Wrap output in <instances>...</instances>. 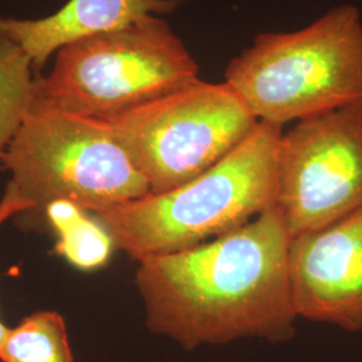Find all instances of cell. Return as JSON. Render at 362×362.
<instances>
[{
  "mask_svg": "<svg viewBox=\"0 0 362 362\" xmlns=\"http://www.w3.org/2000/svg\"><path fill=\"white\" fill-rule=\"evenodd\" d=\"M288 267L298 318L362 330V207L291 238Z\"/></svg>",
  "mask_w": 362,
  "mask_h": 362,
  "instance_id": "cell-8",
  "label": "cell"
},
{
  "mask_svg": "<svg viewBox=\"0 0 362 362\" xmlns=\"http://www.w3.org/2000/svg\"><path fill=\"white\" fill-rule=\"evenodd\" d=\"M0 161L11 173L6 194L22 214L42 219L58 199L94 212L151 194L107 121L66 112L35 95Z\"/></svg>",
  "mask_w": 362,
  "mask_h": 362,
  "instance_id": "cell-4",
  "label": "cell"
},
{
  "mask_svg": "<svg viewBox=\"0 0 362 362\" xmlns=\"http://www.w3.org/2000/svg\"><path fill=\"white\" fill-rule=\"evenodd\" d=\"M199 66L168 23L149 15L57 52L35 97L66 112L109 119L199 81Z\"/></svg>",
  "mask_w": 362,
  "mask_h": 362,
  "instance_id": "cell-5",
  "label": "cell"
},
{
  "mask_svg": "<svg viewBox=\"0 0 362 362\" xmlns=\"http://www.w3.org/2000/svg\"><path fill=\"white\" fill-rule=\"evenodd\" d=\"M35 79L26 52L0 34V160L34 101Z\"/></svg>",
  "mask_w": 362,
  "mask_h": 362,
  "instance_id": "cell-12",
  "label": "cell"
},
{
  "mask_svg": "<svg viewBox=\"0 0 362 362\" xmlns=\"http://www.w3.org/2000/svg\"><path fill=\"white\" fill-rule=\"evenodd\" d=\"M105 121L148 181L151 194L200 176L259 125L226 82L202 79Z\"/></svg>",
  "mask_w": 362,
  "mask_h": 362,
  "instance_id": "cell-6",
  "label": "cell"
},
{
  "mask_svg": "<svg viewBox=\"0 0 362 362\" xmlns=\"http://www.w3.org/2000/svg\"><path fill=\"white\" fill-rule=\"evenodd\" d=\"M291 235L275 207L211 242L139 262L146 326L182 349L296 336Z\"/></svg>",
  "mask_w": 362,
  "mask_h": 362,
  "instance_id": "cell-1",
  "label": "cell"
},
{
  "mask_svg": "<svg viewBox=\"0 0 362 362\" xmlns=\"http://www.w3.org/2000/svg\"><path fill=\"white\" fill-rule=\"evenodd\" d=\"M224 82L259 122L285 127L362 104V18L341 4L287 33H260L227 66Z\"/></svg>",
  "mask_w": 362,
  "mask_h": 362,
  "instance_id": "cell-3",
  "label": "cell"
},
{
  "mask_svg": "<svg viewBox=\"0 0 362 362\" xmlns=\"http://www.w3.org/2000/svg\"><path fill=\"white\" fill-rule=\"evenodd\" d=\"M43 221L57 236L55 254L81 272L103 269L116 250L103 223L71 200L52 202L45 209Z\"/></svg>",
  "mask_w": 362,
  "mask_h": 362,
  "instance_id": "cell-10",
  "label": "cell"
},
{
  "mask_svg": "<svg viewBox=\"0 0 362 362\" xmlns=\"http://www.w3.org/2000/svg\"><path fill=\"white\" fill-rule=\"evenodd\" d=\"M179 4L180 0H70L42 19L0 16V34L22 47L39 77L52 54L67 45L129 26L149 15L173 13Z\"/></svg>",
  "mask_w": 362,
  "mask_h": 362,
  "instance_id": "cell-9",
  "label": "cell"
},
{
  "mask_svg": "<svg viewBox=\"0 0 362 362\" xmlns=\"http://www.w3.org/2000/svg\"><path fill=\"white\" fill-rule=\"evenodd\" d=\"M274 207L291 238L362 207V104L300 119L282 133Z\"/></svg>",
  "mask_w": 362,
  "mask_h": 362,
  "instance_id": "cell-7",
  "label": "cell"
},
{
  "mask_svg": "<svg viewBox=\"0 0 362 362\" xmlns=\"http://www.w3.org/2000/svg\"><path fill=\"white\" fill-rule=\"evenodd\" d=\"M284 128L257 129L216 165L161 194L91 212L130 258L165 255L233 233L274 207Z\"/></svg>",
  "mask_w": 362,
  "mask_h": 362,
  "instance_id": "cell-2",
  "label": "cell"
},
{
  "mask_svg": "<svg viewBox=\"0 0 362 362\" xmlns=\"http://www.w3.org/2000/svg\"><path fill=\"white\" fill-rule=\"evenodd\" d=\"M8 332H10V327H7L4 322L0 320V348L4 344V339H6V337L8 334Z\"/></svg>",
  "mask_w": 362,
  "mask_h": 362,
  "instance_id": "cell-14",
  "label": "cell"
},
{
  "mask_svg": "<svg viewBox=\"0 0 362 362\" xmlns=\"http://www.w3.org/2000/svg\"><path fill=\"white\" fill-rule=\"evenodd\" d=\"M1 362H74L64 317L35 311L10 332L0 348Z\"/></svg>",
  "mask_w": 362,
  "mask_h": 362,
  "instance_id": "cell-11",
  "label": "cell"
},
{
  "mask_svg": "<svg viewBox=\"0 0 362 362\" xmlns=\"http://www.w3.org/2000/svg\"><path fill=\"white\" fill-rule=\"evenodd\" d=\"M21 214H22V207L19 206V203H16L8 194H4L0 202V224L4 220L8 219L10 216L21 215Z\"/></svg>",
  "mask_w": 362,
  "mask_h": 362,
  "instance_id": "cell-13",
  "label": "cell"
}]
</instances>
